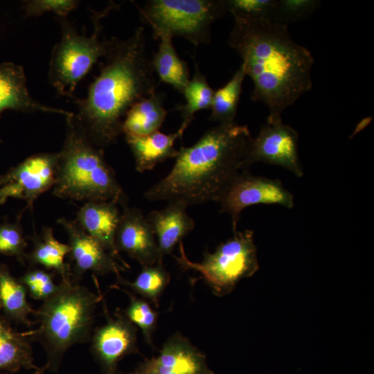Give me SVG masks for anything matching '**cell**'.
I'll return each mask as SVG.
<instances>
[{
    "label": "cell",
    "mask_w": 374,
    "mask_h": 374,
    "mask_svg": "<svg viewBox=\"0 0 374 374\" xmlns=\"http://www.w3.org/2000/svg\"><path fill=\"white\" fill-rule=\"evenodd\" d=\"M227 42L253 82L251 99L268 109L267 121H283V112L312 89L314 58L291 38L287 26L234 19Z\"/></svg>",
    "instance_id": "obj_1"
},
{
    "label": "cell",
    "mask_w": 374,
    "mask_h": 374,
    "mask_svg": "<svg viewBox=\"0 0 374 374\" xmlns=\"http://www.w3.org/2000/svg\"><path fill=\"white\" fill-rule=\"evenodd\" d=\"M145 42L143 26L126 39L112 37L105 62L86 97L75 99L76 120L101 148L116 142L130 107L156 91L158 82Z\"/></svg>",
    "instance_id": "obj_2"
},
{
    "label": "cell",
    "mask_w": 374,
    "mask_h": 374,
    "mask_svg": "<svg viewBox=\"0 0 374 374\" xmlns=\"http://www.w3.org/2000/svg\"><path fill=\"white\" fill-rule=\"evenodd\" d=\"M251 135L247 125L218 124L206 130L190 147H181L170 172L150 188V202H179L187 206L217 202L244 167Z\"/></svg>",
    "instance_id": "obj_3"
},
{
    "label": "cell",
    "mask_w": 374,
    "mask_h": 374,
    "mask_svg": "<svg viewBox=\"0 0 374 374\" xmlns=\"http://www.w3.org/2000/svg\"><path fill=\"white\" fill-rule=\"evenodd\" d=\"M66 118V134L58 153L52 194L83 202H114L126 205V195L103 148L95 145L75 117Z\"/></svg>",
    "instance_id": "obj_4"
},
{
    "label": "cell",
    "mask_w": 374,
    "mask_h": 374,
    "mask_svg": "<svg viewBox=\"0 0 374 374\" xmlns=\"http://www.w3.org/2000/svg\"><path fill=\"white\" fill-rule=\"evenodd\" d=\"M100 299L87 287L67 279L62 280L55 293L42 301L34 314L37 326L28 333L33 342L44 348V373L57 374L66 352L77 344L89 341Z\"/></svg>",
    "instance_id": "obj_5"
},
{
    "label": "cell",
    "mask_w": 374,
    "mask_h": 374,
    "mask_svg": "<svg viewBox=\"0 0 374 374\" xmlns=\"http://www.w3.org/2000/svg\"><path fill=\"white\" fill-rule=\"evenodd\" d=\"M139 10L154 38L178 37L196 46L211 42L212 24L227 13L224 0H150Z\"/></svg>",
    "instance_id": "obj_6"
},
{
    "label": "cell",
    "mask_w": 374,
    "mask_h": 374,
    "mask_svg": "<svg viewBox=\"0 0 374 374\" xmlns=\"http://www.w3.org/2000/svg\"><path fill=\"white\" fill-rule=\"evenodd\" d=\"M253 235L252 230L237 231L213 252L206 253L199 262L188 258L181 242L179 256L173 257L183 269L199 272L215 295L223 296L231 293L239 281L252 276L259 269Z\"/></svg>",
    "instance_id": "obj_7"
},
{
    "label": "cell",
    "mask_w": 374,
    "mask_h": 374,
    "mask_svg": "<svg viewBox=\"0 0 374 374\" xmlns=\"http://www.w3.org/2000/svg\"><path fill=\"white\" fill-rule=\"evenodd\" d=\"M108 12L106 9L94 15V30L89 36L78 33L66 17L60 18L62 37L53 49L48 72L49 80L58 94L75 99L73 93L78 84L107 55L110 39H100V21Z\"/></svg>",
    "instance_id": "obj_8"
},
{
    "label": "cell",
    "mask_w": 374,
    "mask_h": 374,
    "mask_svg": "<svg viewBox=\"0 0 374 374\" xmlns=\"http://www.w3.org/2000/svg\"><path fill=\"white\" fill-rule=\"evenodd\" d=\"M217 202L220 204V212L230 215L234 233L245 208L263 204L292 208L294 197L279 179L253 175L244 170L233 179Z\"/></svg>",
    "instance_id": "obj_9"
},
{
    "label": "cell",
    "mask_w": 374,
    "mask_h": 374,
    "mask_svg": "<svg viewBox=\"0 0 374 374\" xmlns=\"http://www.w3.org/2000/svg\"><path fill=\"white\" fill-rule=\"evenodd\" d=\"M299 134L283 121L262 124L256 137L248 141L243 164L247 170L256 162L280 166L297 177L303 175L298 151Z\"/></svg>",
    "instance_id": "obj_10"
},
{
    "label": "cell",
    "mask_w": 374,
    "mask_h": 374,
    "mask_svg": "<svg viewBox=\"0 0 374 374\" xmlns=\"http://www.w3.org/2000/svg\"><path fill=\"white\" fill-rule=\"evenodd\" d=\"M57 161V152L35 154L0 175V205L15 198L33 209L35 201L54 186Z\"/></svg>",
    "instance_id": "obj_11"
},
{
    "label": "cell",
    "mask_w": 374,
    "mask_h": 374,
    "mask_svg": "<svg viewBox=\"0 0 374 374\" xmlns=\"http://www.w3.org/2000/svg\"><path fill=\"white\" fill-rule=\"evenodd\" d=\"M91 353L103 374H117L118 362L125 356L139 353L137 327L117 310L113 317L96 328L90 338Z\"/></svg>",
    "instance_id": "obj_12"
},
{
    "label": "cell",
    "mask_w": 374,
    "mask_h": 374,
    "mask_svg": "<svg viewBox=\"0 0 374 374\" xmlns=\"http://www.w3.org/2000/svg\"><path fill=\"white\" fill-rule=\"evenodd\" d=\"M57 222L63 227L69 238L72 281L79 283L87 271L97 276L114 274L117 278L121 277V272L126 269L87 233L75 220L61 217Z\"/></svg>",
    "instance_id": "obj_13"
},
{
    "label": "cell",
    "mask_w": 374,
    "mask_h": 374,
    "mask_svg": "<svg viewBox=\"0 0 374 374\" xmlns=\"http://www.w3.org/2000/svg\"><path fill=\"white\" fill-rule=\"evenodd\" d=\"M125 374H214L206 356L179 332L170 337L157 356L145 359Z\"/></svg>",
    "instance_id": "obj_14"
},
{
    "label": "cell",
    "mask_w": 374,
    "mask_h": 374,
    "mask_svg": "<svg viewBox=\"0 0 374 374\" xmlns=\"http://www.w3.org/2000/svg\"><path fill=\"white\" fill-rule=\"evenodd\" d=\"M118 251L126 253L142 267L154 265L161 258L152 228L136 208L124 206L116 234Z\"/></svg>",
    "instance_id": "obj_15"
},
{
    "label": "cell",
    "mask_w": 374,
    "mask_h": 374,
    "mask_svg": "<svg viewBox=\"0 0 374 374\" xmlns=\"http://www.w3.org/2000/svg\"><path fill=\"white\" fill-rule=\"evenodd\" d=\"M121 213L114 202H87L79 208L75 220L89 235L126 269L130 268L116 246V234Z\"/></svg>",
    "instance_id": "obj_16"
},
{
    "label": "cell",
    "mask_w": 374,
    "mask_h": 374,
    "mask_svg": "<svg viewBox=\"0 0 374 374\" xmlns=\"http://www.w3.org/2000/svg\"><path fill=\"white\" fill-rule=\"evenodd\" d=\"M7 109L26 113L49 112L69 117L73 113L44 105L35 100L26 87L21 66L7 62L0 64V115Z\"/></svg>",
    "instance_id": "obj_17"
},
{
    "label": "cell",
    "mask_w": 374,
    "mask_h": 374,
    "mask_svg": "<svg viewBox=\"0 0 374 374\" xmlns=\"http://www.w3.org/2000/svg\"><path fill=\"white\" fill-rule=\"evenodd\" d=\"M187 206L182 202H168L163 209L151 211L146 217L154 233L161 258L171 254L175 246L195 226L194 220L186 211Z\"/></svg>",
    "instance_id": "obj_18"
},
{
    "label": "cell",
    "mask_w": 374,
    "mask_h": 374,
    "mask_svg": "<svg viewBox=\"0 0 374 374\" xmlns=\"http://www.w3.org/2000/svg\"><path fill=\"white\" fill-rule=\"evenodd\" d=\"M188 127L181 123L177 132L169 134L157 131L145 136L125 135L134 158L136 171L150 170L157 164L175 158L178 150L175 148V143Z\"/></svg>",
    "instance_id": "obj_19"
},
{
    "label": "cell",
    "mask_w": 374,
    "mask_h": 374,
    "mask_svg": "<svg viewBox=\"0 0 374 374\" xmlns=\"http://www.w3.org/2000/svg\"><path fill=\"white\" fill-rule=\"evenodd\" d=\"M32 343L28 331H16L0 313V371L17 372L25 368L35 374H44L43 368L34 363Z\"/></svg>",
    "instance_id": "obj_20"
},
{
    "label": "cell",
    "mask_w": 374,
    "mask_h": 374,
    "mask_svg": "<svg viewBox=\"0 0 374 374\" xmlns=\"http://www.w3.org/2000/svg\"><path fill=\"white\" fill-rule=\"evenodd\" d=\"M31 240L33 247L27 253L26 262L33 267L41 265L44 269L60 275L62 280L71 279V265L64 261L71 251L68 244L57 240L49 226H44L41 233L33 235Z\"/></svg>",
    "instance_id": "obj_21"
},
{
    "label": "cell",
    "mask_w": 374,
    "mask_h": 374,
    "mask_svg": "<svg viewBox=\"0 0 374 374\" xmlns=\"http://www.w3.org/2000/svg\"><path fill=\"white\" fill-rule=\"evenodd\" d=\"M167 114L161 96L154 91L130 107L122 122L121 133L145 136L159 131Z\"/></svg>",
    "instance_id": "obj_22"
},
{
    "label": "cell",
    "mask_w": 374,
    "mask_h": 374,
    "mask_svg": "<svg viewBox=\"0 0 374 374\" xmlns=\"http://www.w3.org/2000/svg\"><path fill=\"white\" fill-rule=\"evenodd\" d=\"M28 292L24 284L15 278L8 266L0 263V308L3 316L9 321L32 325L29 315L35 314L27 299Z\"/></svg>",
    "instance_id": "obj_23"
},
{
    "label": "cell",
    "mask_w": 374,
    "mask_h": 374,
    "mask_svg": "<svg viewBox=\"0 0 374 374\" xmlns=\"http://www.w3.org/2000/svg\"><path fill=\"white\" fill-rule=\"evenodd\" d=\"M159 39L158 50L151 58L154 71L161 82L183 93L190 79L188 63L179 57L171 37L162 36Z\"/></svg>",
    "instance_id": "obj_24"
},
{
    "label": "cell",
    "mask_w": 374,
    "mask_h": 374,
    "mask_svg": "<svg viewBox=\"0 0 374 374\" xmlns=\"http://www.w3.org/2000/svg\"><path fill=\"white\" fill-rule=\"evenodd\" d=\"M246 76L242 64L235 71L231 78L222 87L214 91L210 121L219 124L235 123L238 107Z\"/></svg>",
    "instance_id": "obj_25"
},
{
    "label": "cell",
    "mask_w": 374,
    "mask_h": 374,
    "mask_svg": "<svg viewBox=\"0 0 374 374\" xmlns=\"http://www.w3.org/2000/svg\"><path fill=\"white\" fill-rule=\"evenodd\" d=\"M117 279L118 284L129 287L157 308L161 295L170 281V274L165 268L163 259H159L153 265L142 267L133 281L122 277Z\"/></svg>",
    "instance_id": "obj_26"
},
{
    "label": "cell",
    "mask_w": 374,
    "mask_h": 374,
    "mask_svg": "<svg viewBox=\"0 0 374 374\" xmlns=\"http://www.w3.org/2000/svg\"><path fill=\"white\" fill-rule=\"evenodd\" d=\"M214 91L195 62V73L182 93L184 96L185 103L178 105L176 108L182 116V123L189 126L197 112L210 109Z\"/></svg>",
    "instance_id": "obj_27"
},
{
    "label": "cell",
    "mask_w": 374,
    "mask_h": 374,
    "mask_svg": "<svg viewBox=\"0 0 374 374\" xmlns=\"http://www.w3.org/2000/svg\"><path fill=\"white\" fill-rule=\"evenodd\" d=\"M114 286L125 292L130 298L128 306L123 310L124 314L135 326L140 328L146 343L152 345V337L157 327L159 313L146 299L138 298L129 291L117 285Z\"/></svg>",
    "instance_id": "obj_28"
},
{
    "label": "cell",
    "mask_w": 374,
    "mask_h": 374,
    "mask_svg": "<svg viewBox=\"0 0 374 374\" xmlns=\"http://www.w3.org/2000/svg\"><path fill=\"white\" fill-rule=\"evenodd\" d=\"M21 215L18 219L10 222L4 221L0 223V253L15 257L21 264L26 262V249L28 242L20 222Z\"/></svg>",
    "instance_id": "obj_29"
},
{
    "label": "cell",
    "mask_w": 374,
    "mask_h": 374,
    "mask_svg": "<svg viewBox=\"0 0 374 374\" xmlns=\"http://www.w3.org/2000/svg\"><path fill=\"white\" fill-rule=\"evenodd\" d=\"M320 5L318 0H275L271 21L287 26L308 18Z\"/></svg>",
    "instance_id": "obj_30"
},
{
    "label": "cell",
    "mask_w": 374,
    "mask_h": 374,
    "mask_svg": "<svg viewBox=\"0 0 374 374\" xmlns=\"http://www.w3.org/2000/svg\"><path fill=\"white\" fill-rule=\"evenodd\" d=\"M224 4L234 19L271 21L275 0H224Z\"/></svg>",
    "instance_id": "obj_31"
},
{
    "label": "cell",
    "mask_w": 374,
    "mask_h": 374,
    "mask_svg": "<svg viewBox=\"0 0 374 374\" xmlns=\"http://www.w3.org/2000/svg\"><path fill=\"white\" fill-rule=\"evenodd\" d=\"M55 275L52 271L33 267L19 279L32 299L44 301L58 287V284H55L53 280Z\"/></svg>",
    "instance_id": "obj_32"
},
{
    "label": "cell",
    "mask_w": 374,
    "mask_h": 374,
    "mask_svg": "<svg viewBox=\"0 0 374 374\" xmlns=\"http://www.w3.org/2000/svg\"><path fill=\"white\" fill-rule=\"evenodd\" d=\"M74 0H30L25 2L23 9L26 17H38L51 12L60 18H65L78 6Z\"/></svg>",
    "instance_id": "obj_33"
}]
</instances>
